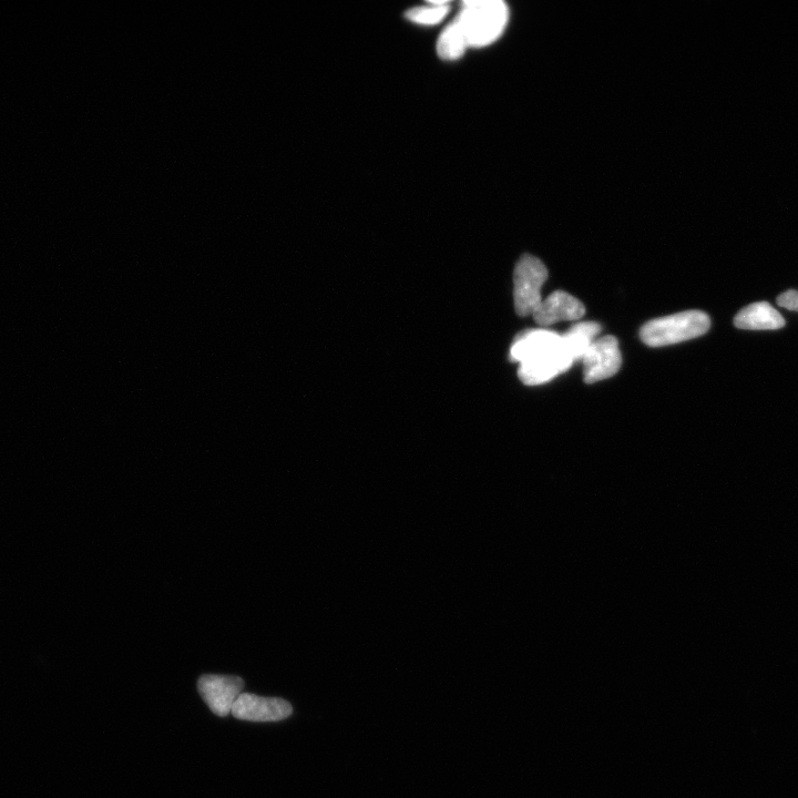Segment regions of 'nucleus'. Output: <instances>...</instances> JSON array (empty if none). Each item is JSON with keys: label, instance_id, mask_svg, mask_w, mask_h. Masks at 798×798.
I'll return each mask as SVG.
<instances>
[{"label": "nucleus", "instance_id": "13", "mask_svg": "<svg viewBox=\"0 0 798 798\" xmlns=\"http://www.w3.org/2000/svg\"><path fill=\"white\" fill-rule=\"evenodd\" d=\"M450 12V4L447 2H429L424 6H419L409 10L406 17L412 23L423 26H434L441 24Z\"/></svg>", "mask_w": 798, "mask_h": 798}, {"label": "nucleus", "instance_id": "9", "mask_svg": "<svg viewBox=\"0 0 798 798\" xmlns=\"http://www.w3.org/2000/svg\"><path fill=\"white\" fill-rule=\"evenodd\" d=\"M562 343V336L548 330H529L520 333L511 345V361L525 363L534 358L558 349Z\"/></svg>", "mask_w": 798, "mask_h": 798}, {"label": "nucleus", "instance_id": "4", "mask_svg": "<svg viewBox=\"0 0 798 798\" xmlns=\"http://www.w3.org/2000/svg\"><path fill=\"white\" fill-rule=\"evenodd\" d=\"M583 361V377L588 384L615 376L621 367V353L615 336H605L593 342Z\"/></svg>", "mask_w": 798, "mask_h": 798}, {"label": "nucleus", "instance_id": "1", "mask_svg": "<svg viewBox=\"0 0 798 798\" xmlns=\"http://www.w3.org/2000/svg\"><path fill=\"white\" fill-rule=\"evenodd\" d=\"M455 20L468 48H482L495 43L504 34L509 9L501 0H470L463 4Z\"/></svg>", "mask_w": 798, "mask_h": 798}, {"label": "nucleus", "instance_id": "7", "mask_svg": "<svg viewBox=\"0 0 798 798\" xmlns=\"http://www.w3.org/2000/svg\"><path fill=\"white\" fill-rule=\"evenodd\" d=\"M574 364L565 351L564 344L556 350L542 354L534 360L521 363L518 370L520 381L528 386L545 384L561 373H565Z\"/></svg>", "mask_w": 798, "mask_h": 798}, {"label": "nucleus", "instance_id": "5", "mask_svg": "<svg viewBox=\"0 0 798 798\" xmlns=\"http://www.w3.org/2000/svg\"><path fill=\"white\" fill-rule=\"evenodd\" d=\"M244 688V681L230 675L207 674L198 682L201 698L212 713L225 718L233 709Z\"/></svg>", "mask_w": 798, "mask_h": 798}, {"label": "nucleus", "instance_id": "10", "mask_svg": "<svg viewBox=\"0 0 798 798\" xmlns=\"http://www.w3.org/2000/svg\"><path fill=\"white\" fill-rule=\"evenodd\" d=\"M734 325L741 330H779L785 325L784 317L770 303L757 302L735 316Z\"/></svg>", "mask_w": 798, "mask_h": 798}, {"label": "nucleus", "instance_id": "2", "mask_svg": "<svg viewBox=\"0 0 798 798\" xmlns=\"http://www.w3.org/2000/svg\"><path fill=\"white\" fill-rule=\"evenodd\" d=\"M711 320L702 311H687L660 317L644 325L641 340L651 347L668 346L695 339L708 333Z\"/></svg>", "mask_w": 798, "mask_h": 798}, {"label": "nucleus", "instance_id": "14", "mask_svg": "<svg viewBox=\"0 0 798 798\" xmlns=\"http://www.w3.org/2000/svg\"><path fill=\"white\" fill-rule=\"evenodd\" d=\"M776 303L781 308L798 312V291L790 290L782 293Z\"/></svg>", "mask_w": 798, "mask_h": 798}, {"label": "nucleus", "instance_id": "6", "mask_svg": "<svg viewBox=\"0 0 798 798\" xmlns=\"http://www.w3.org/2000/svg\"><path fill=\"white\" fill-rule=\"evenodd\" d=\"M292 712L291 704L282 699L242 693L235 701L231 713L235 719L242 721L279 722L288 719Z\"/></svg>", "mask_w": 798, "mask_h": 798}, {"label": "nucleus", "instance_id": "12", "mask_svg": "<svg viewBox=\"0 0 798 798\" xmlns=\"http://www.w3.org/2000/svg\"><path fill=\"white\" fill-rule=\"evenodd\" d=\"M468 49L462 30L454 19L437 40V54L444 60L454 61L462 58Z\"/></svg>", "mask_w": 798, "mask_h": 798}, {"label": "nucleus", "instance_id": "3", "mask_svg": "<svg viewBox=\"0 0 798 798\" xmlns=\"http://www.w3.org/2000/svg\"><path fill=\"white\" fill-rule=\"evenodd\" d=\"M548 279V271L544 263L530 254H525L516 265L515 308L520 316L534 314L541 303L542 285Z\"/></svg>", "mask_w": 798, "mask_h": 798}, {"label": "nucleus", "instance_id": "8", "mask_svg": "<svg viewBox=\"0 0 798 798\" xmlns=\"http://www.w3.org/2000/svg\"><path fill=\"white\" fill-rule=\"evenodd\" d=\"M586 314L585 305L564 291L552 293L541 301L534 312V319L540 326H550L561 321H577Z\"/></svg>", "mask_w": 798, "mask_h": 798}, {"label": "nucleus", "instance_id": "11", "mask_svg": "<svg viewBox=\"0 0 798 798\" xmlns=\"http://www.w3.org/2000/svg\"><path fill=\"white\" fill-rule=\"evenodd\" d=\"M601 326L595 322H581L571 327L562 336V344L572 361L582 360L590 345L596 341Z\"/></svg>", "mask_w": 798, "mask_h": 798}]
</instances>
